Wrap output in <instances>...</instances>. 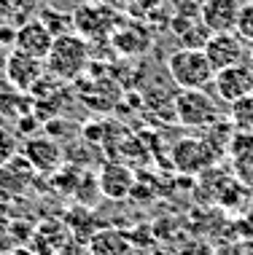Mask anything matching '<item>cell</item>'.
<instances>
[{"mask_svg":"<svg viewBox=\"0 0 253 255\" xmlns=\"http://www.w3.org/2000/svg\"><path fill=\"white\" fill-rule=\"evenodd\" d=\"M210 161H213V158H210V148H208V142H202V140L186 137V140H181L173 148V164L181 172H186V175L202 172Z\"/></svg>","mask_w":253,"mask_h":255,"instance_id":"obj_12","label":"cell"},{"mask_svg":"<svg viewBox=\"0 0 253 255\" xmlns=\"http://www.w3.org/2000/svg\"><path fill=\"white\" fill-rule=\"evenodd\" d=\"M248 57H251V65H253V43L248 46Z\"/></svg>","mask_w":253,"mask_h":255,"instance_id":"obj_24","label":"cell"},{"mask_svg":"<svg viewBox=\"0 0 253 255\" xmlns=\"http://www.w3.org/2000/svg\"><path fill=\"white\" fill-rule=\"evenodd\" d=\"M73 24L81 38H86L89 43L97 38H105L113 30V8L108 5H81L73 13Z\"/></svg>","mask_w":253,"mask_h":255,"instance_id":"obj_6","label":"cell"},{"mask_svg":"<svg viewBox=\"0 0 253 255\" xmlns=\"http://www.w3.org/2000/svg\"><path fill=\"white\" fill-rule=\"evenodd\" d=\"M0 43H3L5 49L16 43V27H11L8 22H3V24H0Z\"/></svg>","mask_w":253,"mask_h":255,"instance_id":"obj_21","label":"cell"},{"mask_svg":"<svg viewBox=\"0 0 253 255\" xmlns=\"http://www.w3.org/2000/svg\"><path fill=\"white\" fill-rule=\"evenodd\" d=\"M97 183H100V194L108 196V199H127L129 194H132L135 188V175L132 169L124 167V164L119 161H108L105 167L100 169L97 175Z\"/></svg>","mask_w":253,"mask_h":255,"instance_id":"obj_11","label":"cell"},{"mask_svg":"<svg viewBox=\"0 0 253 255\" xmlns=\"http://www.w3.org/2000/svg\"><path fill=\"white\" fill-rule=\"evenodd\" d=\"M232 119H235L237 127L251 129L253 132V94L251 97H243V100L232 102Z\"/></svg>","mask_w":253,"mask_h":255,"instance_id":"obj_16","label":"cell"},{"mask_svg":"<svg viewBox=\"0 0 253 255\" xmlns=\"http://www.w3.org/2000/svg\"><path fill=\"white\" fill-rule=\"evenodd\" d=\"M43 73H46V62L43 59H35V57H30V54H24V51L11 49L8 65H5V78H8L16 89L30 92Z\"/></svg>","mask_w":253,"mask_h":255,"instance_id":"obj_9","label":"cell"},{"mask_svg":"<svg viewBox=\"0 0 253 255\" xmlns=\"http://www.w3.org/2000/svg\"><path fill=\"white\" fill-rule=\"evenodd\" d=\"M173 110L175 119L191 129H205L218 124V108L205 89H181L173 100Z\"/></svg>","mask_w":253,"mask_h":255,"instance_id":"obj_3","label":"cell"},{"mask_svg":"<svg viewBox=\"0 0 253 255\" xmlns=\"http://www.w3.org/2000/svg\"><path fill=\"white\" fill-rule=\"evenodd\" d=\"M240 0H202L200 3V22L210 32H235Z\"/></svg>","mask_w":253,"mask_h":255,"instance_id":"obj_8","label":"cell"},{"mask_svg":"<svg viewBox=\"0 0 253 255\" xmlns=\"http://www.w3.org/2000/svg\"><path fill=\"white\" fill-rule=\"evenodd\" d=\"M16 153H19V137L11 129L0 127V167H5Z\"/></svg>","mask_w":253,"mask_h":255,"instance_id":"obj_18","label":"cell"},{"mask_svg":"<svg viewBox=\"0 0 253 255\" xmlns=\"http://www.w3.org/2000/svg\"><path fill=\"white\" fill-rule=\"evenodd\" d=\"M22 156L32 164L35 172H43V175H51V172L59 169L62 164V148H59L57 140L51 137H27L22 145Z\"/></svg>","mask_w":253,"mask_h":255,"instance_id":"obj_7","label":"cell"},{"mask_svg":"<svg viewBox=\"0 0 253 255\" xmlns=\"http://www.w3.org/2000/svg\"><path fill=\"white\" fill-rule=\"evenodd\" d=\"M32 100L27 92L16 89L8 78H0V116L3 119H19V116L32 113Z\"/></svg>","mask_w":253,"mask_h":255,"instance_id":"obj_14","label":"cell"},{"mask_svg":"<svg viewBox=\"0 0 253 255\" xmlns=\"http://www.w3.org/2000/svg\"><path fill=\"white\" fill-rule=\"evenodd\" d=\"M102 5H108V8H124L129 0H100Z\"/></svg>","mask_w":253,"mask_h":255,"instance_id":"obj_23","label":"cell"},{"mask_svg":"<svg viewBox=\"0 0 253 255\" xmlns=\"http://www.w3.org/2000/svg\"><path fill=\"white\" fill-rule=\"evenodd\" d=\"M245 40L237 35V32H216V35L208 38L205 43V57L213 65V70H224V67H232V65H240L245 59Z\"/></svg>","mask_w":253,"mask_h":255,"instance_id":"obj_5","label":"cell"},{"mask_svg":"<svg viewBox=\"0 0 253 255\" xmlns=\"http://www.w3.org/2000/svg\"><path fill=\"white\" fill-rule=\"evenodd\" d=\"M213 86H216L218 97L224 102H229V105L237 100H243V97H251L253 94V67L245 65V62L224 67V70L216 73Z\"/></svg>","mask_w":253,"mask_h":255,"instance_id":"obj_4","label":"cell"},{"mask_svg":"<svg viewBox=\"0 0 253 255\" xmlns=\"http://www.w3.org/2000/svg\"><path fill=\"white\" fill-rule=\"evenodd\" d=\"M167 73L178 89H208L216 78L202 49H178L167 57Z\"/></svg>","mask_w":253,"mask_h":255,"instance_id":"obj_2","label":"cell"},{"mask_svg":"<svg viewBox=\"0 0 253 255\" xmlns=\"http://www.w3.org/2000/svg\"><path fill=\"white\" fill-rule=\"evenodd\" d=\"M132 239L119 229H100L89 237V255H129Z\"/></svg>","mask_w":253,"mask_h":255,"instance_id":"obj_13","label":"cell"},{"mask_svg":"<svg viewBox=\"0 0 253 255\" xmlns=\"http://www.w3.org/2000/svg\"><path fill=\"white\" fill-rule=\"evenodd\" d=\"M43 62H46V70L57 75L59 81H76L89 65V40L81 38L78 32L54 38L51 51Z\"/></svg>","mask_w":253,"mask_h":255,"instance_id":"obj_1","label":"cell"},{"mask_svg":"<svg viewBox=\"0 0 253 255\" xmlns=\"http://www.w3.org/2000/svg\"><path fill=\"white\" fill-rule=\"evenodd\" d=\"M235 32L245 40V43H253V3H243V5H240Z\"/></svg>","mask_w":253,"mask_h":255,"instance_id":"obj_17","label":"cell"},{"mask_svg":"<svg viewBox=\"0 0 253 255\" xmlns=\"http://www.w3.org/2000/svg\"><path fill=\"white\" fill-rule=\"evenodd\" d=\"M178 255H216V253H213V247H210L208 242H202V239H191V242H186L181 247Z\"/></svg>","mask_w":253,"mask_h":255,"instance_id":"obj_20","label":"cell"},{"mask_svg":"<svg viewBox=\"0 0 253 255\" xmlns=\"http://www.w3.org/2000/svg\"><path fill=\"white\" fill-rule=\"evenodd\" d=\"M38 19L43 22V27L51 32L54 38H62V35H70L73 30H76V24H73V13L67 11H57V8H43L38 13Z\"/></svg>","mask_w":253,"mask_h":255,"instance_id":"obj_15","label":"cell"},{"mask_svg":"<svg viewBox=\"0 0 253 255\" xmlns=\"http://www.w3.org/2000/svg\"><path fill=\"white\" fill-rule=\"evenodd\" d=\"M51 43H54V35L43 27L40 19H27L24 24L16 27V43H13L16 51H24L35 59H46L51 51Z\"/></svg>","mask_w":253,"mask_h":255,"instance_id":"obj_10","label":"cell"},{"mask_svg":"<svg viewBox=\"0 0 253 255\" xmlns=\"http://www.w3.org/2000/svg\"><path fill=\"white\" fill-rule=\"evenodd\" d=\"M8 5H11V11L16 13L19 24H24V22H27V16H30V13L35 11L38 0H8Z\"/></svg>","mask_w":253,"mask_h":255,"instance_id":"obj_19","label":"cell"},{"mask_svg":"<svg viewBox=\"0 0 253 255\" xmlns=\"http://www.w3.org/2000/svg\"><path fill=\"white\" fill-rule=\"evenodd\" d=\"M8 49H5L3 43H0V78H5V65H8Z\"/></svg>","mask_w":253,"mask_h":255,"instance_id":"obj_22","label":"cell"},{"mask_svg":"<svg viewBox=\"0 0 253 255\" xmlns=\"http://www.w3.org/2000/svg\"><path fill=\"white\" fill-rule=\"evenodd\" d=\"M243 3H253V0H243Z\"/></svg>","mask_w":253,"mask_h":255,"instance_id":"obj_25","label":"cell"}]
</instances>
